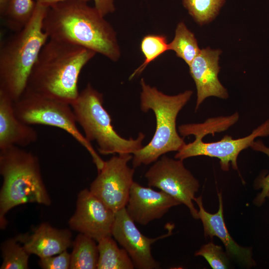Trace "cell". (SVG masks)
<instances>
[{"mask_svg": "<svg viewBox=\"0 0 269 269\" xmlns=\"http://www.w3.org/2000/svg\"><path fill=\"white\" fill-rule=\"evenodd\" d=\"M43 28L49 39L77 45L113 62L121 56L117 34L110 23L86 1L70 0L48 7Z\"/></svg>", "mask_w": 269, "mask_h": 269, "instance_id": "6da1fadb", "label": "cell"}, {"mask_svg": "<svg viewBox=\"0 0 269 269\" xmlns=\"http://www.w3.org/2000/svg\"><path fill=\"white\" fill-rule=\"evenodd\" d=\"M96 54L77 45L49 39L32 68L26 89L71 105L80 93V73Z\"/></svg>", "mask_w": 269, "mask_h": 269, "instance_id": "7a4b0ae2", "label": "cell"}, {"mask_svg": "<svg viewBox=\"0 0 269 269\" xmlns=\"http://www.w3.org/2000/svg\"><path fill=\"white\" fill-rule=\"evenodd\" d=\"M47 8L36 2L28 22L0 46V90L14 102L26 90L32 68L49 39L43 28Z\"/></svg>", "mask_w": 269, "mask_h": 269, "instance_id": "3957f363", "label": "cell"}, {"mask_svg": "<svg viewBox=\"0 0 269 269\" xmlns=\"http://www.w3.org/2000/svg\"><path fill=\"white\" fill-rule=\"evenodd\" d=\"M0 228H6V214L17 206L35 203L49 206L51 201L43 182L39 159L19 146L0 150Z\"/></svg>", "mask_w": 269, "mask_h": 269, "instance_id": "277c9868", "label": "cell"}, {"mask_svg": "<svg viewBox=\"0 0 269 269\" xmlns=\"http://www.w3.org/2000/svg\"><path fill=\"white\" fill-rule=\"evenodd\" d=\"M140 84L141 110L153 112L156 129L149 143L133 154L134 168L154 162L167 152L178 151L185 144L176 129V118L193 94L192 91L186 90L176 95H168L146 84L143 78Z\"/></svg>", "mask_w": 269, "mask_h": 269, "instance_id": "5b68a950", "label": "cell"}, {"mask_svg": "<svg viewBox=\"0 0 269 269\" xmlns=\"http://www.w3.org/2000/svg\"><path fill=\"white\" fill-rule=\"evenodd\" d=\"M103 102V94L88 83L71 105L77 123L87 140L95 141L99 153L103 155L133 154L141 148L145 135L139 133L135 139L121 136L114 130Z\"/></svg>", "mask_w": 269, "mask_h": 269, "instance_id": "8992f818", "label": "cell"}, {"mask_svg": "<svg viewBox=\"0 0 269 269\" xmlns=\"http://www.w3.org/2000/svg\"><path fill=\"white\" fill-rule=\"evenodd\" d=\"M226 126L220 117L209 118L205 122L199 124H188L180 126L178 132L181 135H194L195 140L185 144L177 151L174 158L183 160L193 156H207L220 160L221 169L225 171L229 170L230 164L235 170H238L237 158L240 153L250 147L255 138L269 135V119L266 120L252 133L245 137L233 139L226 135L220 140L206 142L203 137L209 134L223 132Z\"/></svg>", "mask_w": 269, "mask_h": 269, "instance_id": "52a82bcc", "label": "cell"}, {"mask_svg": "<svg viewBox=\"0 0 269 269\" xmlns=\"http://www.w3.org/2000/svg\"><path fill=\"white\" fill-rule=\"evenodd\" d=\"M14 108L17 117L25 124L50 126L67 132L88 151L98 171L102 168L105 161L79 130L70 105L26 89L14 102Z\"/></svg>", "mask_w": 269, "mask_h": 269, "instance_id": "ba28073f", "label": "cell"}, {"mask_svg": "<svg viewBox=\"0 0 269 269\" xmlns=\"http://www.w3.org/2000/svg\"><path fill=\"white\" fill-rule=\"evenodd\" d=\"M183 161L163 155L148 169L144 176L149 187L157 188L184 204L193 218L199 219L198 211L193 201L199 188V182L185 167Z\"/></svg>", "mask_w": 269, "mask_h": 269, "instance_id": "9c48e42d", "label": "cell"}, {"mask_svg": "<svg viewBox=\"0 0 269 269\" xmlns=\"http://www.w3.org/2000/svg\"><path fill=\"white\" fill-rule=\"evenodd\" d=\"M132 154L114 155L104 162L90 186V191L115 213L125 208L134 173L129 166Z\"/></svg>", "mask_w": 269, "mask_h": 269, "instance_id": "30bf717a", "label": "cell"}, {"mask_svg": "<svg viewBox=\"0 0 269 269\" xmlns=\"http://www.w3.org/2000/svg\"><path fill=\"white\" fill-rule=\"evenodd\" d=\"M115 213L87 188L78 194L76 209L68 221L70 228L97 242L111 236Z\"/></svg>", "mask_w": 269, "mask_h": 269, "instance_id": "8fae6325", "label": "cell"}, {"mask_svg": "<svg viewBox=\"0 0 269 269\" xmlns=\"http://www.w3.org/2000/svg\"><path fill=\"white\" fill-rule=\"evenodd\" d=\"M172 228L168 232L155 238H150L142 234L124 208L115 213L112 235L128 253L134 267L138 269H156L160 263L153 257L151 248L156 241L167 237L171 234Z\"/></svg>", "mask_w": 269, "mask_h": 269, "instance_id": "7c38bea8", "label": "cell"}, {"mask_svg": "<svg viewBox=\"0 0 269 269\" xmlns=\"http://www.w3.org/2000/svg\"><path fill=\"white\" fill-rule=\"evenodd\" d=\"M181 203L164 192L134 182L126 206L128 215L136 223L146 225L162 217L169 210Z\"/></svg>", "mask_w": 269, "mask_h": 269, "instance_id": "4fadbf2b", "label": "cell"}, {"mask_svg": "<svg viewBox=\"0 0 269 269\" xmlns=\"http://www.w3.org/2000/svg\"><path fill=\"white\" fill-rule=\"evenodd\" d=\"M221 51L207 48L201 49L199 54L189 65L190 75L197 89L195 111L204 100L211 96L220 99L228 98L227 89L219 80V55Z\"/></svg>", "mask_w": 269, "mask_h": 269, "instance_id": "5bb4252c", "label": "cell"}, {"mask_svg": "<svg viewBox=\"0 0 269 269\" xmlns=\"http://www.w3.org/2000/svg\"><path fill=\"white\" fill-rule=\"evenodd\" d=\"M219 209L215 214H211L204 208L201 196L195 197L194 201L198 207L199 219L202 221L205 237L212 238L216 236L223 243L228 256L240 265L247 268L256 265L252 257L251 248L243 247L232 238L226 227L223 215V204L221 193H218Z\"/></svg>", "mask_w": 269, "mask_h": 269, "instance_id": "9a60e30c", "label": "cell"}, {"mask_svg": "<svg viewBox=\"0 0 269 269\" xmlns=\"http://www.w3.org/2000/svg\"><path fill=\"white\" fill-rule=\"evenodd\" d=\"M15 238L30 255L39 258L60 254L73 244L69 230L58 229L46 222L40 224L32 233L19 235Z\"/></svg>", "mask_w": 269, "mask_h": 269, "instance_id": "2e32d148", "label": "cell"}, {"mask_svg": "<svg viewBox=\"0 0 269 269\" xmlns=\"http://www.w3.org/2000/svg\"><path fill=\"white\" fill-rule=\"evenodd\" d=\"M38 138L36 131L16 116L14 101L0 90V150L11 146L24 147Z\"/></svg>", "mask_w": 269, "mask_h": 269, "instance_id": "e0dca14e", "label": "cell"}, {"mask_svg": "<svg viewBox=\"0 0 269 269\" xmlns=\"http://www.w3.org/2000/svg\"><path fill=\"white\" fill-rule=\"evenodd\" d=\"M98 269H133L134 263L125 249L118 247L112 236L99 242Z\"/></svg>", "mask_w": 269, "mask_h": 269, "instance_id": "ac0fdd59", "label": "cell"}, {"mask_svg": "<svg viewBox=\"0 0 269 269\" xmlns=\"http://www.w3.org/2000/svg\"><path fill=\"white\" fill-rule=\"evenodd\" d=\"M93 239L79 233L72 244L70 269H97L98 244Z\"/></svg>", "mask_w": 269, "mask_h": 269, "instance_id": "d6986e66", "label": "cell"}, {"mask_svg": "<svg viewBox=\"0 0 269 269\" xmlns=\"http://www.w3.org/2000/svg\"><path fill=\"white\" fill-rule=\"evenodd\" d=\"M169 50L174 51L189 66L199 54L201 49L194 34L183 22H179L176 28L173 40L169 43Z\"/></svg>", "mask_w": 269, "mask_h": 269, "instance_id": "ffe728a7", "label": "cell"}, {"mask_svg": "<svg viewBox=\"0 0 269 269\" xmlns=\"http://www.w3.org/2000/svg\"><path fill=\"white\" fill-rule=\"evenodd\" d=\"M36 4L35 0H10L3 16L7 26L15 32L22 29L31 19Z\"/></svg>", "mask_w": 269, "mask_h": 269, "instance_id": "44dd1931", "label": "cell"}, {"mask_svg": "<svg viewBox=\"0 0 269 269\" xmlns=\"http://www.w3.org/2000/svg\"><path fill=\"white\" fill-rule=\"evenodd\" d=\"M140 48L144 56L143 61L131 74L129 80L140 74L149 63L169 50L166 37L160 34H147L144 36L141 41Z\"/></svg>", "mask_w": 269, "mask_h": 269, "instance_id": "7402d4cb", "label": "cell"}, {"mask_svg": "<svg viewBox=\"0 0 269 269\" xmlns=\"http://www.w3.org/2000/svg\"><path fill=\"white\" fill-rule=\"evenodd\" d=\"M2 262L0 269H29L30 255L15 238L5 240L1 245Z\"/></svg>", "mask_w": 269, "mask_h": 269, "instance_id": "603a6c76", "label": "cell"}, {"mask_svg": "<svg viewBox=\"0 0 269 269\" xmlns=\"http://www.w3.org/2000/svg\"><path fill=\"white\" fill-rule=\"evenodd\" d=\"M182 0L190 15L201 25L214 18L225 2V0Z\"/></svg>", "mask_w": 269, "mask_h": 269, "instance_id": "cb8c5ba5", "label": "cell"}, {"mask_svg": "<svg viewBox=\"0 0 269 269\" xmlns=\"http://www.w3.org/2000/svg\"><path fill=\"white\" fill-rule=\"evenodd\" d=\"M195 256H202L213 269H228L230 266L228 255L220 246L210 242L201 247L195 253Z\"/></svg>", "mask_w": 269, "mask_h": 269, "instance_id": "d4e9b609", "label": "cell"}, {"mask_svg": "<svg viewBox=\"0 0 269 269\" xmlns=\"http://www.w3.org/2000/svg\"><path fill=\"white\" fill-rule=\"evenodd\" d=\"M250 147L255 151L264 153L269 157V147L265 145L261 139L254 140ZM256 187L262 189L254 200V203L260 206L264 203L269 190V173L267 176L261 175L258 177L256 181Z\"/></svg>", "mask_w": 269, "mask_h": 269, "instance_id": "484cf974", "label": "cell"}, {"mask_svg": "<svg viewBox=\"0 0 269 269\" xmlns=\"http://www.w3.org/2000/svg\"><path fill=\"white\" fill-rule=\"evenodd\" d=\"M70 263L71 255L66 250L56 255L39 258L38 265L43 269H68Z\"/></svg>", "mask_w": 269, "mask_h": 269, "instance_id": "4316f807", "label": "cell"}, {"mask_svg": "<svg viewBox=\"0 0 269 269\" xmlns=\"http://www.w3.org/2000/svg\"><path fill=\"white\" fill-rule=\"evenodd\" d=\"M94 7L103 16L113 13L115 10L114 0H93Z\"/></svg>", "mask_w": 269, "mask_h": 269, "instance_id": "83f0119b", "label": "cell"}, {"mask_svg": "<svg viewBox=\"0 0 269 269\" xmlns=\"http://www.w3.org/2000/svg\"><path fill=\"white\" fill-rule=\"evenodd\" d=\"M70 0H80L87 2L90 0H35L36 2L47 7L56 3Z\"/></svg>", "mask_w": 269, "mask_h": 269, "instance_id": "f1b7e54d", "label": "cell"}, {"mask_svg": "<svg viewBox=\"0 0 269 269\" xmlns=\"http://www.w3.org/2000/svg\"><path fill=\"white\" fill-rule=\"evenodd\" d=\"M10 0H0V13L3 16L7 10Z\"/></svg>", "mask_w": 269, "mask_h": 269, "instance_id": "f546056e", "label": "cell"}, {"mask_svg": "<svg viewBox=\"0 0 269 269\" xmlns=\"http://www.w3.org/2000/svg\"><path fill=\"white\" fill-rule=\"evenodd\" d=\"M267 197L269 198V190L268 193L267 194Z\"/></svg>", "mask_w": 269, "mask_h": 269, "instance_id": "4dcf8cb0", "label": "cell"}]
</instances>
